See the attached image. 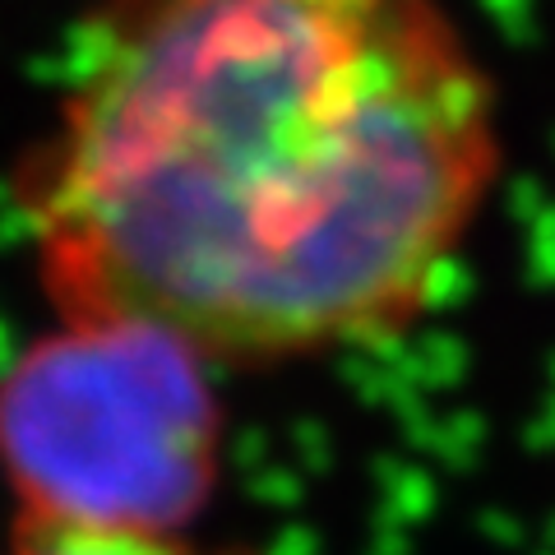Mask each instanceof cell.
<instances>
[{
    "mask_svg": "<svg viewBox=\"0 0 555 555\" xmlns=\"http://www.w3.org/2000/svg\"><path fill=\"white\" fill-rule=\"evenodd\" d=\"M495 171L444 0H102L14 199L61 324L269 366L408 334Z\"/></svg>",
    "mask_w": 555,
    "mask_h": 555,
    "instance_id": "1",
    "label": "cell"
},
{
    "mask_svg": "<svg viewBox=\"0 0 555 555\" xmlns=\"http://www.w3.org/2000/svg\"><path fill=\"white\" fill-rule=\"evenodd\" d=\"M10 555H185L171 537L126 532V528H89V524H38L24 518L14 532Z\"/></svg>",
    "mask_w": 555,
    "mask_h": 555,
    "instance_id": "3",
    "label": "cell"
},
{
    "mask_svg": "<svg viewBox=\"0 0 555 555\" xmlns=\"http://www.w3.org/2000/svg\"><path fill=\"white\" fill-rule=\"evenodd\" d=\"M199 366L144 328L61 324L33 347L0 389V463L24 518L171 537L218 459Z\"/></svg>",
    "mask_w": 555,
    "mask_h": 555,
    "instance_id": "2",
    "label": "cell"
}]
</instances>
